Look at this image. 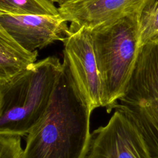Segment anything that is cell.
<instances>
[{
  "label": "cell",
  "instance_id": "cell-3",
  "mask_svg": "<svg viewBox=\"0 0 158 158\" xmlns=\"http://www.w3.org/2000/svg\"><path fill=\"white\" fill-rule=\"evenodd\" d=\"M135 14L89 30L108 113L118 104L131 76L139 48L138 17Z\"/></svg>",
  "mask_w": 158,
  "mask_h": 158
},
{
  "label": "cell",
  "instance_id": "cell-12",
  "mask_svg": "<svg viewBox=\"0 0 158 158\" xmlns=\"http://www.w3.org/2000/svg\"><path fill=\"white\" fill-rule=\"evenodd\" d=\"M21 136L0 133V158H22Z\"/></svg>",
  "mask_w": 158,
  "mask_h": 158
},
{
  "label": "cell",
  "instance_id": "cell-2",
  "mask_svg": "<svg viewBox=\"0 0 158 158\" xmlns=\"http://www.w3.org/2000/svg\"><path fill=\"white\" fill-rule=\"evenodd\" d=\"M63 64L48 56L4 81H0V133L28 135L50 104Z\"/></svg>",
  "mask_w": 158,
  "mask_h": 158
},
{
  "label": "cell",
  "instance_id": "cell-6",
  "mask_svg": "<svg viewBox=\"0 0 158 158\" xmlns=\"http://www.w3.org/2000/svg\"><path fill=\"white\" fill-rule=\"evenodd\" d=\"M70 30V29H69ZM63 63L69 68L91 110L102 107V88L89 30H70L63 41Z\"/></svg>",
  "mask_w": 158,
  "mask_h": 158
},
{
  "label": "cell",
  "instance_id": "cell-1",
  "mask_svg": "<svg viewBox=\"0 0 158 158\" xmlns=\"http://www.w3.org/2000/svg\"><path fill=\"white\" fill-rule=\"evenodd\" d=\"M62 64V72L46 112L27 135L22 158L86 156L92 110L68 67Z\"/></svg>",
  "mask_w": 158,
  "mask_h": 158
},
{
  "label": "cell",
  "instance_id": "cell-8",
  "mask_svg": "<svg viewBox=\"0 0 158 158\" xmlns=\"http://www.w3.org/2000/svg\"><path fill=\"white\" fill-rule=\"evenodd\" d=\"M156 0H64L59 14L70 22V30H92L130 14H139Z\"/></svg>",
  "mask_w": 158,
  "mask_h": 158
},
{
  "label": "cell",
  "instance_id": "cell-10",
  "mask_svg": "<svg viewBox=\"0 0 158 158\" xmlns=\"http://www.w3.org/2000/svg\"><path fill=\"white\" fill-rule=\"evenodd\" d=\"M0 11L17 15L59 14L50 0H0Z\"/></svg>",
  "mask_w": 158,
  "mask_h": 158
},
{
  "label": "cell",
  "instance_id": "cell-9",
  "mask_svg": "<svg viewBox=\"0 0 158 158\" xmlns=\"http://www.w3.org/2000/svg\"><path fill=\"white\" fill-rule=\"evenodd\" d=\"M38 51H30L0 27V81L20 73L36 62Z\"/></svg>",
  "mask_w": 158,
  "mask_h": 158
},
{
  "label": "cell",
  "instance_id": "cell-4",
  "mask_svg": "<svg viewBox=\"0 0 158 158\" xmlns=\"http://www.w3.org/2000/svg\"><path fill=\"white\" fill-rule=\"evenodd\" d=\"M117 106L134 121L152 158H158V35L139 48L131 76Z\"/></svg>",
  "mask_w": 158,
  "mask_h": 158
},
{
  "label": "cell",
  "instance_id": "cell-7",
  "mask_svg": "<svg viewBox=\"0 0 158 158\" xmlns=\"http://www.w3.org/2000/svg\"><path fill=\"white\" fill-rule=\"evenodd\" d=\"M57 15H17L0 11V27L25 49L34 51L65 40L70 30Z\"/></svg>",
  "mask_w": 158,
  "mask_h": 158
},
{
  "label": "cell",
  "instance_id": "cell-13",
  "mask_svg": "<svg viewBox=\"0 0 158 158\" xmlns=\"http://www.w3.org/2000/svg\"><path fill=\"white\" fill-rule=\"evenodd\" d=\"M53 3H57L58 4H59L60 3H61L64 0H50Z\"/></svg>",
  "mask_w": 158,
  "mask_h": 158
},
{
  "label": "cell",
  "instance_id": "cell-5",
  "mask_svg": "<svg viewBox=\"0 0 158 158\" xmlns=\"http://www.w3.org/2000/svg\"><path fill=\"white\" fill-rule=\"evenodd\" d=\"M108 123L90 136L85 158H152L136 124L117 105Z\"/></svg>",
  "mask_w": 158,
  "mask_h": 158
},
{
  "label": "cell",
  "instance_id": "cell-11",
  "mask_svg": "<svg viewBox=\"0 0 158 158\" xmlns=\"http://www.w3.org/2000/svg\"><path fill=\"white\" fill-rule=\"evenodd\" d=\"M158 35V0L143 8L138 17L139 47Z\"/></svg>",
  "mask_w": 158,
  "mask_h": 158
}]
</instances>
